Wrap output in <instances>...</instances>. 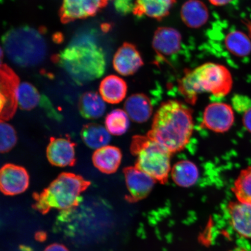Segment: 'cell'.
<instances>
[{
    "instance_id": "cell-31",
    "label": "cell",
    "mask_w": 251,
    "mask_h": 251,
    "mask_svg": "<svg viewBox=\"0 0 251 251\" xmlns=\"http://www.w3.org/2000/svg\"><path fill=\"white\" fill-rule=\"evenodd\" d=\"M243 124L247 129L251 132V108L245 112Z\"/></svg>"
},
{
    "instance_id": "cell-19",
    "label": "cell",
    "mask_w": 251,
    "mask_h": 251,
    "mask_svg": "<svg viewBox=\"0 0 251 251\" xmlns=\"http://www.w3.org/2000/svg\"><path fill=\"white\" fill-rule=\"evenodd\" d=\"M125 111L128 117L137 123H144L152 114V106L146 94H133L126 100L124 105Z\"/></svg>"
},
{
    "instance_id": "cell-7",
    "label": "cell",
    "mask_w": 251,
    "mask_h": 251,
    "mask_svg": "<svg viewBox=\"0 0 251 251\" xmlns=\"http://www.w3.org/2000/svg\"><path fill=\"white\" fill-rule=\"evenodd\" d=\"M208 47L211 51L219 55L223 50L228 54L242 58L251 52V41L247 34L238 30L230 31L224 37L213 29L209 30Z\"/></svg>"
},
{
    "instance_id": "cell-26",
    "label": "cell",
    "mask_w": 251,
    "mask_h": 251,
    "mask_svg": "<svg viewBox=\"0 0 251 251\" xmlns=\"http://www.w3.org/2000/svg\"><path fill=\"white\" fill-rule=\"evenodd\" d=\"M105 124L110 134L114 136H122L126 132L129 127V117L124 110H113L106 116Z\"/></svg>"
},
{
    "instance_id": "cell-16",
    "label": "cell",
    "mask_w": 251,
    "mask_h": 251,
    "mask_svg": "<svg viewBox=\"0 0 251 251\" xmlns=\"http://www.w3.org/2000/svg\"><path fill=\"white\" fill-rule=\"evenodd\" d=\"M122 159V153L117 147L106 146L96 150L92 156L93 165L103 174L111 175L118 171Z\"/></svg>"
},
{
    "instance_id": "cell-21",
    "label": "cell",
    "mask_w": 251,
    "mask_h": 251,
    "mask_svg": "<svg viewBox=\"0 0 251 251\" xmlns=\"http://www.w3.org/2000/svg\"><path fill=\"white\" fill-rule=\"evenodd\" d=\"M99 90L103 101L111 104H117L125 99L127 86L122 78L109 75L101 81Z\"/></svg>"
},
{
    "instance_id": "cell-11",
    "label": "cell",
    "mask_w": 251,
    "mask_h": 251,
    "mask_svg": "<svg viewBox=\"0 0 251 251\" xmlns=\"http://www.w3.org/2000/svg\"><path fill=\"white\" fill-rule=\"evenodd\" d=\"M126 184L128 194L126 199L130 202H136L149 196L156 181L135 166L124 169Z\"/></svg>"
},
{
    "instance_id": "cell-22",
    "label": "cell",
    "mask_w": 251,
    "mask_h": 251,
    "mask_svg": "<svg viewBox=\"0 0 251 251\" xmlns=\"http://www.w3.org/2000/svg\"><path fill=\"white\" fill-rule=\"evenodd\" d=\"M173 180L177 186L190 187L195 184L199 177V171L196 164L188 160H182L171 169Z\"/></svg>"
},
{
    "instance_id": "cell-12",
    "label": "cell",
    "mask_w": 251,
    "mask_h": 251,
    "mask_svg": "<svg viewBox=\"0 0 251 251\" xmlns=\"http://www.w3.org/2000/svg\"><path fill=\"white\" fill-rule=\"evenodd\" d=\"M29 186V175L23 166L7 164L0 171V189L5 196H14L26 191Z\"/></svg>"
},
{
    "instance_id": "cell-10",
    "label": "cell",
    "mask_w": 251,
    "mask_h": 251,
    "mask_svg": "<svg viewBox=\"0 0 251 251\" xmlns=\"http://www.w3.org/2000/svg\"><path fill=\"white\" fill-rule=\"evenodd\" d=\"M108 0H63L59 9L62 24L93 17L108 4Z\"/></svg>"
},
{
    "instance_id": "cell-23",
    "label": "cell",
    "mask_w": 251,
    "mask_h": 251,
    "mask_svg": "<svg viewBox=\"0 0 251 251\" xmlns=\"http://www.w3.org/2000/svg\"><path fill=\"white\" fill-rule=\"evenodd\" d=\"M106 105L101 96L96 92L84 93L78 101L80 114L84 118L96 119L102 117Z\"/></svg>"
},
{
    "instance_id": "cell-1",
    "label": "cell",
    "mask_w": 251,
    "mask_h": 251,
    "mask_svg": "<svg viewBox=\"0 0 251 251\" xmlns=\"http://www.w3.org/2000/svg\"><path fill=\"white\" fill-rule=\"evenodd\" d=\"M52 61L78 84L101 77L106 68L105 54L94 31L77 33L70 45L53 56Z\"/></svg>"
},
{
    "instance_id": "cell-28",
    "label": "cell",
    "mask_w": 251,
    "mask_h": 251,
    "mask_svg": "<svg viewBox=\"0 0 251 251\" xmlns=\"http://www.w3.org/2000/svg\"><path fill=\"white\" fill-rule=\"evenodd\" d=\"M0 151L1 153H7L13 149L17 144V133L11 125L2 121L0 124Z\"/></svg>"
},
{
    "instance_id": "cell-27",
    "label": "cell",
    "mask_w": 251,
    "mask_h": 251,
    "mask_svg": "<svg viewBox=\"0 0 251 251\" xmlns=\"http://www.w3.org/2000/svg\"><path fill=\"white\" fill-rule=\"evenodd\" d=\"M233 190L238 201L251 205V167L241 171Z\"/></svg>"
},
{
    "instance_id": "cell-34",
    "label": "cell",
    "mask_w": 251,
    "mask_h": 251,
    "mask_svg": "<svg viewBox=\"0 0 251 251\" xmlns=\"http://www.w3.org/2000/svg\"><path fill=\"white\" fill-rule=\"evenodd\" d=\"M242 251V250H241V251Z\"/></svg>"
},
{
    "instance_id": "cell-30",
    "label": "cell",
    "mask_w": 251,
    "mask_h": 251,
    "mask_svg": "<svg viewBox=\"0 0 251 251\" xmlns=\"http://www.w3.org/2000/svg\"><path fill=\"white\" fill-rule=\"evenodd\" d=\"M233 104L234 108L239 112H246L251 108V100L241 96H236L234 97Z\"/></svg>"
},
{
    "instance_id": "cell-29",
    "label": "cell",
    "mask_w": 251,
    "mask_h": 251,
    "mask_svg": "<svg viewBox=\"0 0 251 251\" xmlns=\"http://www.w3.org/2000/svg\"><path fill=\"white\" fill-rule=\"evenodd\" d=\"M134 3L133 0H114L116 10L121 14H128L133 12Z\"/></svg>"
},
{
    "instance_id": "cell-14",
    "label": "cell",
    "mask_w": 251,
    "mask_h": 251,
    "mask_svg": "<svg viewBox=\"0 0 251 251\" xmlns=\"http://www.w3.org/2000/svg\"><path fill=\"white\" fill-rule=\"evenodd\" d=\"M75 146L70 138L51 137L47 147V158L50 164L57 167L74 166L76 163Z\"/></svg>"
},
{
    "instance_id": "cell-15",
    "label": "cell",
    "mask_w": 251,
    "mask_h": 251,
    "mask_svg": "<svg viewBox=\"0 0 251 251\" xmlns=\"http://www.w3.org/2000/svg\"><path fill=\"white\" fill-rule=\"evenodd\" d=\"M143 65L139 50L129 43H125L116 52L113 59L115 70L122 76H130L136 73Z\"/></svg>"
},
{
    "instance_id": "cell-32",
    "label": "cell",
    "mask_w": 251,
    "mask_h": 251,
    "mask_svg": "<svg viewBox=\"0 0 251 251\" xmlns=\"http://www.w3.org/2000/svg\"><path fill=\"white\" fill-rule=\"evenodd\" d=\"M44 251H70L64 245L52 244L47 247Z\"/></svg>"
},
{
    "instance_id": "cell-24",
    "label": "cell",
    "mask_w": 251,
    "mask_h": 251,
    "mask_svg": "<svg viewBox=\"0 0 251 251\" xmlns=\"http://www.w3.org/2000/svg\"><path fill=\"white\" fill-rule=\"evenodd\" d=\"M80 134L84 143L92 149L98 150L108 146L111 141V134L106 127L99 124L84 125Z\"/></svg>"
},
{
    "instance_id": "cell-6",
    "label": "cell",
    "mask_w": 251,
    "mask_h": 251,
    "mask_svg": "<svg viewBox=\"0 0 251 251\" xmlns=\"http://www.w3.org/2000/svg\"><path fill=\"white\" fill-rule=\"evenodd\" d=\"M130 151L136 156L135 167L150 176L159 183L168 181L171 171V154L155 141L146 136H135Z\"/></svg>"
},
{
    "instance_id": "cell-8",
    "label": "cell",
    "mask_w": 251,
    "mask_h": 251,
    "mask_svg": "<svg viewBox=\"0 0 251 251\" xmlns=\"http://www.w3.org/2000/svg\"><path fill=\"white\" fill-rule=\"evenodd\" d=\"M1 82H0V95H1V121L10 120L17 112L18 107V89L20 78L15 72L7 64L1 63Z\"/></svg>"
},
{
    "instance_id": "cell-13",
    "label": "cell",
    "mask_w": 251,
    "mask_h": 251,
    "mask_svg": "<svg viewBox=\"0 0 251 251\" xmlns=\"http://www.w3.org/2000/svg\"><path fill=\"white\" fill-rule=\"evenodd\" d=\"M234 121L231 106L225 103L213 102L206 106L203 115L202 125L216 133L228 131Z\"/></svg>"
},
{
    "instance_id": "cell-18",
    "label": "cell",
    "mask_w": 251,
    "mask_h": 251,
    "mask_svg": "<svg viewBox=\"0 0 251 251\" xmlns=\"http://www.w3.org/2000/svg\"><path fill=\"white\" fill-rule=\"evenodd\" d=\"M228 212L234 230L241 236L251 238V205L232 202L229 204Z\"/></svg>"
},
{
    "instance_id": "cell-17",
    "label": "cell",
    "mask_w": 251,
    "mask_h": 251,
    "mask_svg": "<svg viewBox=\"0 0 251 251\" xmlns=\"http://www.w3.org/2000/svg\"><path fill=\"white\" fill-rule=\"evenodd\" d=\"M176 0H135L133 13L137 17L146 16L162 20L170 13Z\"/></svg>"
},
{
    "instance_id": "cell-5",
    "label": "cell",
    "mask_w": 251,
    "mask_h": 251,
    "mask_svg": "<svg viewBox=\"0 0 251 251\" xmlns=\"http://www.w3.org/2000/svg\"><path fill=\"white\" fill-rule=\"evenodd\" d=\"M2 43L8 58L19 67L38 65L47 55V43L42 31L29 26L9 30L2 36Z\"/></svg>"
},
{
    "instance_id": "cell-4",
    "label": "cell",
    "mask_w": 251,
    "mask_h": 251,
    "mask_svg": "<svg viewBox=\"0 0 251 251\" xmlns=\"http://www.w3.org/2000/svg\"><path fill=\"white\" fill-rule=\"evenodd\" d=\"M91 182L72 173H62L49 186L40 193H34L33 208L42 214L51 209L62 212L76 208L82 198L81 194L91 185Z\"/></svg>"
},
{
    "instance_id": "cell-3",
    "label": "cell",
    "mask_w": 251,
    "mask_h": 251,
    "mask_svg": "<svg viewBox=\"0 0 251 251\" xmlns=\"http://www.w3.org/2000/svg\"><path fill=\"white\" fill-rule=\"evenodd\" d=\"M233 86V78L227 68L215 63H206L193 70H186L178 80V89L186 102L194 104L199 94L211 93L226 96Z\"/></svg>"
},
{
    "instance_id": "cell-2",
    "label": "cell",
    "mask_w": 251,
    "mask_h": 251,
    "mask_svg": "<svg viewBox=\"0 0 251 251\" xmlns=\"http://www.w3.org/2000/svg\"><path fill=\"white\" fill-rule=\"evenodd\" d=\"M193 112L177 100H168L159 106L147 136L173 154L189 143L193 132Z\"/></svg>"
},
{
    "instance_id": "cell-25",
    "label": "cell",
    "mask_w": 251,
    "mask_h": 251,
    "mask_svg": "<svg viewBox=\"0 0 251 251\" xmlns=\"http://www.w3.org/2000/svg\"><path fill=\"white\" fill-rule=\"evenodd\" d=\"M44 96L32 84L28 82L20 84L18 89V106L25 111H30L42 104Z\"/></svg>"
},
{
    "instance_id": "cell-33",
    "label": "cell",
    "mask_w": 251,
    "mask_h": 251,
    "mask_svg": "<svg viewBox=\"0 0 251 251\" xmlns=\"http://www.w3.org/2000/svg\"><path fill=\"white\" fill-rule=\"evenodd\" d=\"M209 1L213 5L222 6L228 4L232 0H209Z\"/></svg>"
},
{
    "instance_id": "cell-9",
    "label": "cell",
    "mask_w": 251,
    "mask_h": 251,
    "mask_svg": "<svg viewBox=\"0 0 251 251\" xmlns=\"http://www.w3.org/2000/svg\"><path fill=\"white\" fill-rule=\"evenodd\" d=\"M183 45V37L179 31L172 27H158L152 41L157 62L171 64L179 55Z\"/></svg>"
},
{
    "instance_id": "cell-20",
    "label": "cell",
    "mask_w": 251,
    "mask_h": 251,
    "mask_svg": "<svg viewBox=\"0 0 251 251\" xmlns=\"http://www.w3.org/2000/svg\"><path fill=\"white\" fill-rule=\"evenodd\" d=\"M209 11L206 5L199 0H189L181 9V17L185 25L198 29L203 26L209 19Z\"/></svg>"
}]
</instances>
